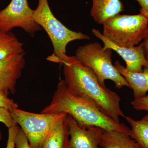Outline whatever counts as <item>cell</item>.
<instances>
[{
  "label": "cell",
  "mask_w": 148,
  "mask_h": 148,
  "mask_svg": "<svg viewBox=\"0 0 148 148\" xmlns=\"http://www.w3.org/2000/svg\"><path fill=\"white\" fill-rule=\"evenodd\" d=\"M18 107L17 103L0 90V108L6 109L11 112L14 109L18 108Z\"/></svg>",
  "instance_id": "cell-18"
},
{
  "label": "cell",
  "mask_w": 148,
  "mask_h": 148,
  "mask_svg": "<svg viewBox=\"0 0 148 148\" xmlns=\"http://www.w3.org/2000/svg\"><path fill=\"white\" fill-rule=\"evenodd\" d=\"M0 122L2 123L8 128L17 125L12 117L11 112L8 110L0 108ZM2 138V135L0 131V141Z\"/></svg>",
  "instance_id": "cell-17"
},
{
  "label": "cell",
  "mask_w": 148,
  "mask_h": 148,
  "mask_svg": "<svg viewBox=\"0 0 148 148\" xmlns=\"http://www.w3.org/2000/svg\"><path fill=\"white\" fill-rule=\"evenodd\" d=\"M20 128L17 125L8 128V139L6 148H15V138Z\"/></svg>",
  "instance_id": "cell-21"
},
{
  "label": "cell",
  "mask_w": 148,
  "mask_h": 148,
  "mask_svg": "<svg viewBox=\"0 0 148 148\" xmlns=\"http://www.w3.org/2000/svg\"><path fill=\"white\" fill-rule=\"evenodd\" d=\"M142 42L143 43V49L145 56L148 62V33Z\"/></svg>",
  "instance_id": "cell-23"
},
{
  "label": "cell",
  "mask_w": 148,
  "mask_h": 148,
  "mask_svg": "<svg viewBox=\"0 0 148 148\" xmlns=\"http://www.w3.org/2000/svg\"><path fill=\"white\" fill-rule=\"evenodd\" d=\"M33 18L44 29L53 45V52L47 57L49 61L59 64L66 55V47L69 43L90 39L87 35L70 30L57 19L51 10L48 0H38V6L33 11Z\"/></svg>",
  "instance_id": "cell-3"
},
{
  "label": "cell",
  "mask_w": 148,
  "mask_h": 148,
  "mask_svg": "<svg viewBox=\"0 0 148 148\" xmlns=\"http://www.w3.org/2000/svg\"><path fill=\"white\" fill-rule=\"evenodd\" d=\"M132 108L137 111H145L148 112V95L131 102Z\"/></svg>",
  "instance_id": "cell-19"
},
{
  "label": "cell",
  "mask_w": 148,
  "mask_h": 148,
  "mask_svg": "<svg viewBox=\"0 0 148 148\" xmlns=\"http://www.w3.org/2000/svg\"><path fill=\"white\" fill-rule=\"evenodd\" d=\"M114 66L131 86L133 90L134 99L143 98L148 91V69L144 68L141 72H133L128 71L118 61Z\"/></svg>",
  "instance_id": "cell-11"
},
{
  "label": "cell",
  "mask_w": 148,
  "mask_h": 148,
  "mask_svg": "<svg viewBox=\"0 0 148 148\" xmlns=\"http://www.w3.org/2000/svg\"><path fill=\"white\" fill-rule=\"evenodd\" d=\"M60 64L63 66L64 80L72 94L92 101L117 122H120V117H125L119 95L101 84L92 70L82 64L75 56L66 55Z\"/></svg>",
  "instance_id": "cell-1"
},
{
  "label": "cell",
  "mask_w": 148,
  "mask_h": 148,
  "mask_svg": "<svg viewBox=\"0 0 148 148\" xmlns=\"http://www.w3.org/2000/svg\"><path fill=\"white\" fill-rule=\"evenodd\" d=\"M112 49L103 50L101 44L98 42L80 46L75 52L76 57L82 64L92 70L103 85H106L105 80H110L118 89L124 86L131 88L129 83L112 64Z\"/></svg>",
  "instance_id": "cell-5"
},
{
  "label": "cell",
  "mask_w": 148,
  "mask_h": 148,
  "mask_svg": "<svg viewBox=\"0 0 148 148\" xmlns=\"http://www.w3.org/2000/svg\"><path fill=\"white\" fill-rule=\"evenodd\" d=\"M100 146L103 148H142L129 135L115 130H104Z\"/></svg>",
  "instance_id": "cell-14"
},
{
  "label": "cell",
  "mask_w": 148,
  "mask_h": 148,
  "mask_svg": "<svg viewBox=\"0 0 148 148\" xmlns=\"http://www.w3.org/2000/svg\"><path fill=\"white\" fill-rule=\"evenodd\" d=\"M103 25V36L114 44L123 47L137 45L148 33V18L141 13L117 14Z\"/></svg>",
  "instance_id": "cell-4"
},
{
  "label": "cell",
  "mask_w": 148,
  "mask_h": 148,
  "mask_svg": "<svg viewBox=\"0 0 148 148\" xmlns=\"http://www.w3.org/2000/svg\"><path fill=\"white\" fill-rule=\"evenodd\" d=\"M23 45L10 32L0 31V60L24 53Z\"/></svg>",
  "instance_id": "cell-15"
},
{
  "label": "cell",
  "mask_w": 148,
  "mask_h": 148,
  "mask_svg": "<svg viewBox=\"0 0 148 148\" xmlns=\"http://www.w3.org/2000/svg\"><path fill=\"white\" fill-rule=\"evenodd\" d=\"M10 112L14 121L27 136L30 148H41L54 126L68 115L65 112L34 113L18 108Z\"/></svg>",
  "instance_id": "cell-6"
},
{
  "label": "cell",
  "mask_w": 148,
  "mask_h": 148,
  "mask_svg": "<svg viewBox=\"0 0 148 148\" xmlns=\"http://www.w3.org/2000/svg\"><path fill=\"white\" fill-rule=\"evenodd\" d=\"M70 137L69 148H103L100 146L104 130L95 126L82 127L69 115L67 116Z\"/></svg>",
  "instance_id": "cell-9"
},
{
  "label": "cell",
  "mask_w": 148,
  "mask_h": 148,
  "mask_svg": "<svg viewBox=\"0 0 148 148\" xmlns=\"http://www.w3.org/2000/svg\"><path fill=\"white\" fill-rule=\"evenodd\" d=\"M90 15L94 21L103 24L106 20L119 14L124 10L121 0H92Z\"/></svg>",
  "instance_id": "cell-12"
},
{
  "label": "cell",
  "mask_w": 148,
  "mask_h": 148,
  "mask_svg": "<svg viewBox=\"0 0 148 148\" xmlns=\"http://www.w3.org/2000/svg\"><path fill=\"white\" fill-rule=\"evenodd\" d=\"M140 5V13L148 18V0H135Z\"/></svg>",
  "instance_id": "cell-22"
},
{
  "label": "cell",
  "mask_w": 148,
  "mask_h": 148,
  "mask_svg": "<svg viewBox=\"0 0 148 148\" xmlns=\"http://www.w3.org/2000/svg\"><path fill=\"white\" fill-rule=\"evenodd\" d=\"M25 53L0 60V90L7 96L16 92V82L26 64Z\"/></svg>",
  "instance_id": "cell-10"
},
{
  "label": "cell",
  "mask_w": 148,
  "mask_h": 148,
  "mask_svg": "<svg viewBox=\"0 0 148 148\" xmlns=\"http://www.w3.org/2000/svg\"><path fill=\"white\" fill-rule=\"evenodd\" d=\"M15 148H30L27 136L20 128L15 139Z\"/></svg>",
  "instance_id": "cell-20"
},
{
  "label": "cell",
  "mask_w": 148,
  "mask_h": 148,
  "mask_svg": "<svg viewBox=\"0 0 148 148\" xmlns=\"http://www.w3.org/2000/svg\"><path fill=\"white\" fill-rule=\"evenodd\" d=\"M65 112L71 116L82 127L95 126L106 131L115 130L130 135V129L124 123L115 121L92 101L70 92L64 80L57 84L49 105L40 113Z\"/></svg>",
  "instance_id": "cell-2"
},
{
  "label": "cell",
  "mask_w": 148,
  "mask_h": 148,
  "mask_svg": "<svg viewBox=\"0 0 148 148\" xmlns=\"http://www.w3.org/2000/svg\"><path fill=\"white\" fill-rule=\"evenodd\" d=\"M125 118L131 127L130 137L142 148H148V114L139 120L128 116Z\"/></svg>",
  "instance_id": "cell-16"
},
{
  "label": "cell",
  "mask_w": 148,
  "mask_h": 148,
  "mask_svg": "<svg viewBox=\"0 0 148 148\" xmlns=\"http://www.w3.org/2000/svg\"><path fill=\"white\" fill-rule=\"evenodd\" d=\"M92 32L95 37L103 42V50L110 49L121 56L126 63L125 68L128 71L139 73L143 71L144 68L148 69V62L144 53L143 42L140 43L137 46L123 47L111 42L97 29L93 28Z\"/></svg>",
  "instance_id": "cell-8"
},
{
  "label": "cell",
  "mask_w": 148,
  "mask_h": 148,
  "mask_svg": "<svg viewBox=\"0 0 148 148\" xmlns=\"http://www.w3.org/2000/svg\"><path fill=\"white\" fill-rule=\"evenodd\" d=\"M33 11L27 0H12L5 8L0 10V31L10 32L18 27L34 36L42 28L34 20Z\"/></svg>",
  "instance_id": "cell-7"
},
{
  "label": "cell",
  "mask_w": 148,
  "mask_h": 148,
  "mask_svg": "<svg viewBox=\"0 0 148 148\" xmlns=\"http://www.w3.org/2000/svg\"><path fill=\"white\" fill-rule=\"evenodd\" d=\"M67 116L54 126L44 141L41 148H69L70 136Z\"/></svg>",
  "instance_id": "cell-13"
}]
</instances>
